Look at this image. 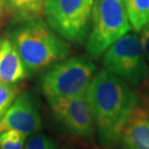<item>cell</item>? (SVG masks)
I'll list each match as a JSON object with an SVG mask.
<instances>
[{"label":"cell","mask_w":149,"mask_h":149,"mask_svg":"<svg viewBox=\"0 0 149 149\" xmlns=\"http://www.w3.org/2000/svg\"><path fill=\"white\" fill-rule=\"evenodd\" d=\"M86 94L100 142L113 146L139 107V96L132 86L107 70L100 71L92 79Z\"/></svg>","instance_id":"1"},{"label":"cell","mask_w":149,"mask_h":149,"mask_svg":"<svg viewBox=\"0 0 149 149\" xmlns=\"http://www.w3.org/2000/svg\"><path fill=\"white\" fill-rule=\"evenodd\" d=\"M28 74H34L68 57L71 46L41 17L16 22L8 29Z\"/></svg>","instance_id":"2"},{"label":"cell","mask_w":149,"mask_h":149,"mask_svg":"<svg viewBox=\"0 0 149 149\" xmlns=\"http://www.w3.org/2000/svg\"><path fill=\"white\" fill-rule=\"evenodd\" d=\"M131 29L123 0H94L86 52L92 57H99Z\"/></svg>","instance_id":"3"},{"label":"cell","mask_w":149,"mask_h":149,"mask_svg":"<svg viewBox=\"0 0 149 149\" xmlns=\"http://www.w3.org/2000/svg\"><path fill=\"white\" fill-rule=\"evenodd\" d=\"M94 0H46L49 26L67 42L82 44L90 33Z\"/></svg>","instance_id":"4"},{"label":"cell","mask_w":149,"mask_h":149,"mask_svg":"<svg viewBox=\"0 0 149 149\" xmlns=\"http://www.w3.org/2000/svg\"><path fill=\"white\" fill-rule=\"evenodd\" d=\"M95 72L96 66L85 57L64 59L41 77V90L47 100L76 96L87 90Z\"/></svg>","instance_id":"5"},{"label":"cell","mask_w":149,"mask_h":149,"mask_svg":"<svg viewBox=\"0 0 149 149\" xmlns=\"http://www.w3.org/2000/svg\"><path fill=\"white\" fill-rule=\"evenodd\" d=\"M103 66L133 88L143 84L149 71L141 38L132 32L121 37L106 50Z\"/></svg>","instance_id":"6"},{"label":"cell","mask_w":149,"mask_h":149,"mask_svg":"<svg viewBox=\"0 0 149 149\" xmlns=\"http://www.w3.org/2000/svg\"><path fill=\"white\" fill-rule=\"evenodd\" d=\"M47 101L56 121L67 132L81 139L93 136L95 121L86 91L76 96Z\"/></svg>","instance_id":"7"},{"label":"cell","mask_w":149,"mask_h":149,"mask_svg":"<svg viewBox=\"0 0 149 149\" xmlns=\"http://www.w3.org/2000/svg\"><path fill=\"white\" fill-rule=\"evenodd\" d=\"M42 127V116L36 98L29 92L19 94L0 119V134L14 130L24 135L37 133Z\"/></svg>","instance_id":"8"},{"label":"cell","mask_w":149,"mask_h":149,"mask_svg":"<svg viewBox=\"0 0 149 149\" xmlns=\"http://www.w3.org/2000/svg\"><path fill=\"white\" fill-rule=\"evenodd\" d=\"M27 70L8 36L0 38V81L16 84L27 77Z\"/></svg>","instance_id":"9"},{"label":"cell","mask_w":149,"mask_h":149,"mask_svg":"<svg viewBox=\"0 0 149 149\" xmlns=\"http://www.w3.org/2000/svg\"><path fill=\"white\" fill-rule=\"evenodd\" d=\"M121 149H149V111L139 108L134 111L120 138Z\"/></svg>","instance_id":"10"},{"label":"cell","mask_w":149,"mask_h":149,"mask_svg":"<svg viewBox=\"0 0 149 149\" xmlns=\"http://www.w3.org/2000/svg\"><path fill=\"white\" fill-rule=\"evenodd\" d=\"M2 9L16 22L41 17L46 0H1Z\"/></svg>","instance_id":"11"},{"label":"cell","mask_w":149,"mask_h":149,"mask_svg":"<svg viewBox=\"0 0 149 149\" xmlns=\"http://www.w3.org/2000/svg\"><path fill=\"white\" fill-rule=\"evenodd\" d=\"M129 22L136 31H141L149 20V0H123Z\"/></svg>","instance_id":"12"},{"label":"cell","mask_w":149,"mask_h":149,"mask_svg":"<svg viewBox=\"0 0 149 149\" xmlns=\"http://www.w3.org/2000/svg\"><path fill=\"white\" fill-rule=\"evenodd\" d=\"M19 89L16 84L0 81V119L13 105L19 96Z\"/></svg>","instance_id":"13"},{"label":"cell","mask_w":149,"mask_h":149,"mask_svg":"<svg viewBox=\"0 0 149 149\" xmlns=\"http://www.w3.org/2000/svg\"><path fill=\"white\" fill-rule=\"evenodd\" d=\"M26 135L14 130L0 134V149H22Z\"/></svg>","instance_id":"14"},{"label":"cell","mask_w":149,"mask_h":149,"mask_svg":"<svg viewBox=\"0 0 149 149\" xmlns=\"http://www.w3.org/2000/svg\"><path fill=\"white\" fill-rule=\"evenodd\" d=\"M54 141L42 133L32 134L26 141V149H55Z\"/></svg>","instance_id":"15"},{"label":"cell","mask_w":149,"mask_h":149,"mask_svg":"<svg viewBox=\"0 0 149 149\" xmlns=\"http://www.w3.org/2000/svg\"><path fill=\"white\" fill-rule=\"evenodd\" d=\"M141 41L142 44V47H143V52L145 57H146V60L149 61V27H147V26H145L141 30Z\"/></svg>","instance_id":"16"},{"label":"cell","mask_w":149,"mask_h":149,"mask_svg":"<svg viewBox=\"0 0 149 149\" xmlns=\"http://www.w3.org/2000/svg\"><path fill=\"white\" fill-rule=\"evenodd\" d=\"M145 96H146V99H147V102H148V105H149V86L146 89V92H145Z\"/></svg>","instance_id":"17"},{"label":"cell","mask_w":149,"mask_h":149,"mask_svg":"<svg viewBox=\"0 0 149 149\" xmlns=\"http://www.w3.org/2000/svg\"><path fill=\"white\" fill-rule=\"evenodd\" d=\"M2 10H3V9H2V1L0 0V14H1V11Z\"/></svg>","instance_id":"18"},{"label":"cell","mask_w":149,"mask_h":149,"mask_svg":"<svg viewBox=\"0 0 149 149\" xmlns=\"http://www.w3.org/2000/svg\"><path fill=\"white\" fill-rule=\"evenodd\" d=\"M146 26H147V27H149V20H148V22H147V25H146Z\"/></svg>","instance_id":"19"}]
</instances>
